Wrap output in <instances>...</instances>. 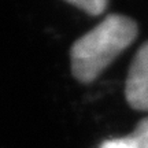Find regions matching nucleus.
<instances>
[{
    "mask_svg": "<svg viewBox=\"0 0 148 148\" xmlns=\"http://www.w3.org/2000/svg\"><path fill=\"white\" fill-rule=\"evenodd\" d=\"M137 36V25L129 16L110 14L81 36L70 49L71 71L79 82H92L126 49Z\"/></svg>",
    "mask_w": 148,
    "mask_h": 148,
    "instance_id": "nucleus-1",
    "label": "nucleus"
},
{
    "mask_svg": "<svg viewBox=\"0 0 148 148\" xmlns=\"http://www.w3.org/2000/svg\"><path fill=\"white\" fill-rule=\"evenodd\" d=\"M125 97L132 108L148 111V41L138 48L129 67Z\"/></svg>",
    "mask_w": 148,
    "mask_h": 148,
    "instance_id": "nucleus-2",
    "label": "nucleus"
},
{
    "mask_svg": "<svg viewBox=\"0 0 148 148\" xmlns=\"http://www.w3.org/2000/svg\"><path fill=\"white\" fill-rule=\"evenodd\" d=\"M99 148H148V116L138 122L129 136L106 140Z\"/></svg>",
    "mask_w": 148,
    "mask_h": 148,
    "instance_id": "nucleus-3",
    "label": "nucleus"
},
{
    "mask_svg": "<svg viewBox=\"0 0 148 148\" xmlns=\"http://www.w3.org/2000/svg\"><path fill=\"white\" fill-rule=\"evenodd\" d=\"M66 1L77 5L89 15H100L106 10L108 0H66Z\"/></svg>",
    "mask_w": 148,
    "mask_h": 148,
    "instance_id": "nucleus-4",
    "label": "nucleus"
}]
</instances>
